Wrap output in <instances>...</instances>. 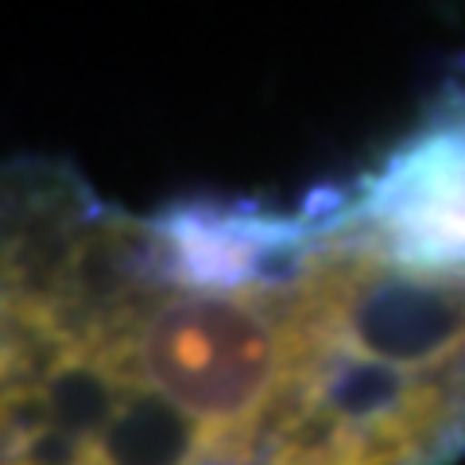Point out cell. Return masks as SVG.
Wrapping results in <instances>:
<instances>
[{
	"mask_svg": "<svg viewBox=\"0 0 465 465\" xmlns=\"http://www.w3.org/2000/svg\"><path fill=\"white\" fill-rule=\"evenodd\" d=\"M311 357L314 345L272 299L174 287L105 361L213 434H241L264 423Z\"/></svg>",
	"mask_w": 465,
	"mask_h": 465,
	"instance_id": "obj_1",
	"label": "cell"
},
{
	"mask_svg": "<svg viewBox=\"0 0 465 465\" xmlns=\"http://www.w3.org/2000/svg\"><path fill=\"white\" fill-rule=\"evenodd\" d=\"M291 318L318 349L434 369L465 349V275L419 272L372 252L314 256Z\"/></svg>",
	"mask_w": 465,
	"mask_h": 465,
	"instance_id": "obj_2",
	"label": "cell"
},
{
	"mask_svg": "<svg viewBox=\"0 0 465 465\" xmlns=\"http://www.w3.org/2000/svg\"><path fill=\"white\" fill-rule=\"evenodd\" d=\"M365 244L391 264L465 275V121H446L396 148L357 202Z\"/></svg>",
	"mask_w": 465,
	"mask_h": 465,
	"instance_id": "obj_3",
	"label": "cell"
},
{
	"mask_svg": "<svg viewBox=\"0 0 465 465\" xmlns=\"http://www.w3.org/2000/svg\"><path fill=\"white\" fill-rule=\"evenodd\" d=\"M217 434L152 388H128L109 427L90 442V465H198Z\"/></svg>",
	"mask_w": 465,
	"mask_h": 465,
	"instance_id": "obj_4",
	"label": "cell"
},
{
	"mask_svg": "<svg viewBox=\"0 0 465 465\" xmlns=\"http://www.w3.org/2000/svg\"><path fill=\"white\" fill-rule=\"evenodd\" d=\"M128 388L136 384H128L105 357L82 345H66L39 381L51 423L82 442H94L109 427L116 407L128 396Z\"/></svg>",
	"mask_w": 465,
	"mask_h": 465,
	"instance_id": "obj_5",
	"label": "cell"
},
{
	"mask_svg": "<svg viewBox=\"0 0 465 465\" xmlns=\"http://www.w3.org/2000/svg\"><path fill=\"white\" fill-rule=\"evenodd\" d=\"M5 465H90V442L43 423L8 446Z\"/></svg>",
	"mask_w": 465,
	"mask_h": 465,
	"instance_id": "obj_6",
	"label": "cell"
},
{
	"mask_svg": "<svg viewBox=\"0 0 465 465\" xmlns=\"http://www.w3.org/2000/svg\"><path fill=\"white\" fill-rule=\"evenodd\" d=\"M272 465H341L333 454H299V450H280Z\"/></svg>",
	"mask_w": 465,
	"mask_h": 465,
	"instance_id": "obj_7",
	"label": "cell"
}]
</instances>
